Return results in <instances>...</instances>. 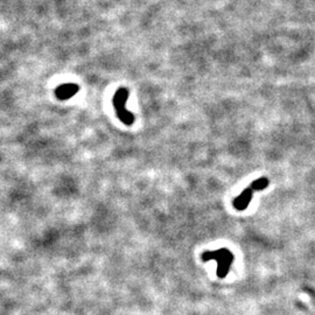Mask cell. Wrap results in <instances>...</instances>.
I'll return each instance as SVG.
<instances>
[{
    "instance_id": "cell-6",
    "label": "cell",
    "mask_w": 315,
    "mask_h": 315,
    "mask_svg": "<svg viewBox=\"0 0 315 315\" xmlns=\"http://www.w3.org/2000/svg\"><path fill=\"white\" fill-rule=\"evenodd\" d=\"M117 116H118V118L121 119V121L124 123V124H126V125H132V124H133L134 115H132L130 111H125V112L119 113V115H117Z\"/></svg>"
},
{
    "instance_id": "cell-1",
    "label": "cell",
    "mask_w": 315,
    "mask_h": 315,
    "mask_svg": "<svg viewBox=\"0 0 315 315\" xmlns=\"http://www.w3.org/2000/svg\"><path fill=\"white\" fill-rule=\"evenodd\" d=\"M233 257L232 252L228 250L226 248L218 249L215 251H206L202 253V260L203 262H208V260H215L217 263V277L223 279L228 275V273L230 271V266L232 264Z\"/></svg>"
},
{
    "instance_id": "cell-3",
    "label": "cell",
    "mask_w": 315,
    "mask_h": 315,
    "mask_svg": "<svg viewBox=\"0 0 315 315\" xmlns=\"http://www.w3.org/2000/svg\"><path fill=\"white\" fill-rule=\"evenodd\" d=\"M79 91H80V86L76 85V84H73V83L62 84V85H60L56 88L55 95L59 100L65 101L73 97V96L76 95Z\"/></svg>"
},
{
    "instance_id": "cell-2",
    "label": "cell",
    "mask_w": 315,
    "mask_h": 315,
    "mask_svg": "<svg viewBox=\"0 0 315 315\" xmlns=\"http://www.w3.org/2000/svg\"><path fill=\"white\" fill-rule=\"evenodd\" d=\"M253 191H254V189L252 188L251 186L249 188L244 189V190L242 191V194L233 200V207H235V209L238 210V211H242V210L247 209L252 200V195H253Z\"/></svg>"
},
{
    "instance_id": "cell-4",
    "label": "cell",
    "mask_w": 315,
    "mask_h": 315,
    "mask_svg": "<svg viewBox=\"0 0 315 315\" xmlns=\"http://www.w3.org/2000/svg\"><path fill=\"white\" fill-rule=\"evenodd\" d=\"M128 98V90L126 88H119L113 96V106L117 111V115L124 112L126 110V102Z\"/></svg>"
},
{
    "instance_id": "cell-5",
    "label": "cell",
    "mask_w": 315,
    "mask_h": 315,
    "mask_svg": "<svg viewBox=\"0 0 315 315\" xmlns=\"http://www.w3.org/2000/svg\"><path fill=\"white\" fill-rule=\"evenodd\" d=\"M251 187L256 190H263V189L269 187V179L268 178H259L257 180H254L253 182L251 184Z\"/></svg>"
}]
</instances>
